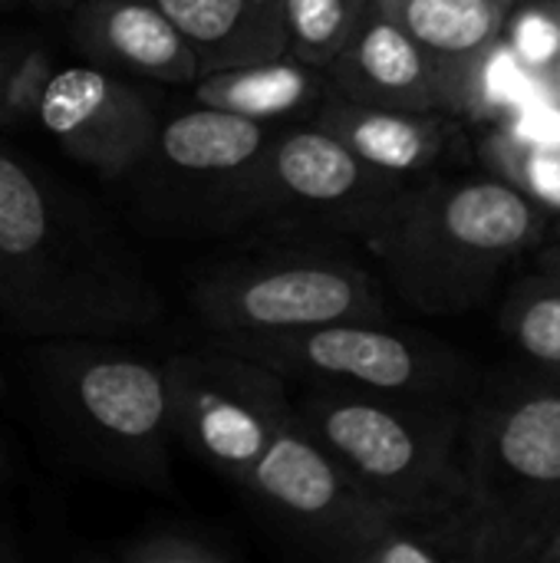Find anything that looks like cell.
<instances>
[{"label":"cell","mask_w":560,"mask_h":563,"mask_svg":"<svg viewBox=\"0 0 560 563\" xmlns=\"http://www.w3.org/2000/svg\"><path fill=\"white\" fill-rule=\"evenodd\" d=\"M162 297L132 247L36 162L0 145V327L40 340L152 330Z\"/></svg>","instance_id":"1"},{"label":"cell","mask_w":560,"mask_h":563,"mask_svg":"<svg viewBox=\"0 0 560 563\" xmlns=\"http://www.w3.org/2000/svg\"><path fill=\"white\" fill-rule=\"evenodd\" d=\"M554 221L488 172L455 178L429 172L393 198L363 244L413 310L449 317L485 307Z\"/></svg>","instance_id":"2"},{"label":"cell","mask_w":560,"mask_h":563,"mask_svg":"<svg viewBox=\"0 0 560 563\" xmlns=\"http://www.w3.org/2000/svg\"><path fill=\"white\" fill-rule=\"evenodd\" d=\"M459 563L541 561L560 534V383H482L462 422Z\"/></svg>","instance_id":"3"},{"label":"cell","mask_w":560,"mask_h":563,"mask_svg":"<svg viewBox=\"0 0 560 563\" xmlns=\"http://www.w3.org/2000/svg\"><path fill=\"white\" fill-rule=\"evenodd\" d=\"M465 409L337 386H304L294 399L297 422L366 498L399 521L442 531L449 544L465 508Z\"/></svg>","instance_id":"4"},{"label":"cell","mask_w":560,"mask_h":563,"mask_svg":"<svg viewBox=\"0 0 560 563\" xmlns=\"http://www.w3.org/2000/svg\"><path fill=\"white\" fill-rule=\"evenodd\" d=\"M40 379L63 426L109 468L165 485L172 406L165 366L102 336H66L36 356Z\"/></svg>","instance_id":"5"},{"label":"cell","mask_w":560,"mask_h":563,"mask_svg":"<svg viewBox=\"0 0 560 563\" xmlns=\"http://www.w3.org/2000/svg\"><path fill=\"white\" fill-rule=\"evenodd\" d=\"M215 346L244 353L287 383L337 386L393 399L469 406L485 376L455 346L383 320H340L300 333L221 340Z\"/></svg>","instance_id":"6"},{"label":"cell","mask_w":560,"mask_h":563,"mask_svg":"<svg viewBox=\"0 0 560 563\" xmlns=\"http://www.w3.org/2000/svg\"><path fill=\"white\" fill-rule=\"evenodd\" d=\"M191 303L215 343L386 317L376 280L356 261L330 251H284L221 264L201 277Z\"/></svg>","instance_id":"7"},{"label":"cell","mask_w":560,"mask_h":563,"mask_svg":"<svg viewBox=\"0 0 560 563\" xmlns=\"http://www.w3.org/2000/svg\"><path fill=\"white\" fill-rule=\"evenodd\" d=\"M162 366L172 432L205 465L241 488L274 435L294 422L287 379L224 346L178 353Z\"/></svg>","instance_id":"8"},{"label":"cell","mask_w":560,"mask_h":563,"mask_svg":"<svg viewBox=\"0 0 560 563\" xmlns=\"http://www.w3.org/2000/svg\"><path fill=\"white\" fill-rule=\"evenodd\" d=\"M277 125L251 122L221 109L195 106L158 122L145 162V195L165 218L208 224L215 231L241 228L244 201L264 148Z\"/></svg>","instance_id":"9"},{"label":"cell","mask_w":560,"mask_h":563,"mask_svg":"<svg viewBox=\"0 0 560 563\" xmlns=\"http://www.w3.org/2000/svg\"><path fill=\"white\" fill-rule=\"evenodd\" d=\"M406 185L409 181L383 175L356 158L317 122H284L257 162L244 201V221L294 218L363 241Z\"/></svg>","instance_id":"10"},{"label":"cell","mask_w":560,"mask_h":563,"mask_svg":"<svg viewBox=\"0 0 560 563\" xmlns=\"http://www.w3.org/2000/svg\"><path fill=\"white\" fill-rule=\"evenodd\" d=\"M241 488L327 558L347 563H360L363 551L396 521L363 495L297 416L274 435Z\"/></svg>","instance_id":"11"},{"label":"cell","mask_w":560,"mask_h":563,"mask_svg":"<svg viewBox=\"0 0 560 563\" xmlns=\"http://www.w3.org/2000/svg\"><path fill=\"white\" fill-rule=\"evenodd\" d=\"M33 119L73 162L112 181L135 175L162 122L135 82L102 66L53 69Z\"/></svg>","instance_id":"12"},{"label":"cell","mask_w":560,"mask_h":563,"mask_svg":"<svg viewBox=\"0 0 560 563\" xmlns=\"http://www.w3.org/2000/svg\"><path fill=\"white\" fill-rule=\"evenodd\" d=\"M330 92L393 109L449 112L462 119L459 76L422 49L376 3L363 13L350 40L327 63Z\"/></svg>","instance_id":"13"},{"label":"cell","mask_w":560,"mask_h":563,"mask_svg":"<svg viewBox=\"0 0 560 563\" xmlns=\"http://www.w3.org/2000/svg\"><path fill=\"white\" fill-rule=\"evenodd\" d=\"M69 36L102 69L162 86H191L198 56L155 0H73Z\"/></svg>","instance_id":"14"},{"label":"cell","mask_w":560,"mask_h":563,"mask_svg":"<svg viewBox=\"0 0 560 563\" xmlns=\"http://www.w3.org/2000/svg\"><path fill=\"white\" fill-rule=\"evenodd\" d=\"M320 129L340 139L356 158L399 181H416L442 162L459 135V115L370 106L330 92L310 115Z\"/></svg>","instance_id":"15"},{"label":"cell","mask_w":560,"mask_h":563,"mask_svg":"<svg viewBox=\"0 0 560 563\" xmlns=\"http://www.w3.org/2000/svg\"><path fill=\"white\" fill-rule=\"evenodd\" d=\"M188 89L195 106L221 109L264 125L304 122L330 96L327 73L294 53L205 73Z\"/></svg>","instance_id":"16"},{"label":"cell","mask_w":560,"mask_h":563,"mask_svg":"<svg viewBox=\"0 0 560 563\" xmlns=\"http://www.w3.org/2000/svg\"><path fill=\"white\" fill-rule=\"evenodd\" d=\"M178 26L198 69L215 73L287 53L284 0H155Z\"/></svg>","instance_id":"17"},{"label":"cell","mask_w":560,"mask_h":563,"mask_svg":"<svg viewBox=\"0 0 560 563\" xmlns=\"http://www.w3.org/2000/svg\"><path fill=\"white\" fill-rule=\"evenodd\" d=\"M389 20H396L422 49L446 63L465 86L482 56L502 40L505 20L518 0H373Z\"/></svg>","instance_id":"18"},{"label":"cell","mask_w":560,"mask_h":563,"mask_svg":"<svg viewBox=\"0 0 560 563\" xmlns=\"http://www.w3.org/2000/svg\"><path fill=\"white\" fill-rule=\"evenodd\" d=\"M479 162L488 175L560 218V139H541L508 119H495L479 139Z\"/></svg>","instance_id":"19"},{"label":"cell","mask_w":560,"mask_h":563,"mask_svg":"<svg viewBox=\"0 0 560 563\" xmlns=\"http://www.w3.org/2000/svg\"><path fill=\"white\" fill-rule=\"evenodd\" d=\"M498 330L531 373L560 383V287L538 271L518 277L502 300Z\"/></svg>","instance_id":"20"},{"label":"cell","mask_w":560,"mask_h":563,"mask_svg":"<svg viewBox=\"0 0 560 563\" xmlns=\"http://www.w3.org/2000/svg\"><path fill=\"white\" fill-rule=\"evenodd\" d=\"M373 0H284L287 53L327 69Z\"/></svg>","instance_id":"21"},{"label":"cell","mask_w":560,"mask_h":563,"mask_svg":"<svg viewBox=\"0 0 560 563\" xmlns=\"http://www.w3.org/2000/svg\"><path fill=\"white\" fill-rule=\"evenodd\" d=\"M116 563H231L238 554L221 538L188 525H155L106 551Z\"/></svg>","instance_id":"22"},{"label":"cell","mask_w":560,"mask_h":563,"mask_svg":"<svg viewBox=\"0 0 560 563\" xmlns=\"http://www.w3.org/2000/svg\"><path fill=\"white\" fill-rule=\"evenodd\" d=\"M502 43L525 73L548 82L560 66V0H518L505 20Z\"/></svg>","instance_id":"23"},{"label":"cell","mask_w":560,"mask_h":563,"mask_svg":"<svg viewBox=\"0 0 560 563\" xmlns=\"http://www.w3.org/2000/svg\"><path fill=\"white\" fill-rule=\"evenodd\" d=\"M53 59L46 49L33 46L26 49L17 63H3V76H0V119L7 122H20L26 115H33L40 92L46 86V79L53 76Z\"/></svg>","instance_id":"24"},{"label":"cell","mask_w":560,"mask_h":563,"mask_svg":"<svg viewBox=\"0 0 560 563\" xmlns=\"http://www.w3.org/2000/svg\"><path fill=\"white\" fill-rule=\"evenodd\" d=\"M535 264L541 277H548L554 287H560V218L551 224L545 241L535 247Z\"/></svg>","instance_id":"25"},{"label":"cell","mask_w":560,"mask_h":563,"mask_svg":"<svg viewBox=\"0 0 560 563\" xmlns=\"http://www.w3.org/2000/svg\"><path fill=\"white\" fill-rule=\"evenodd\" d=\"M3 7H33V10H63V7H73V0H0V10Z\"/></svg>","instance_id":"26"},{"label":"cell","mask_w":560,"mask_h":563,"mask_svg":"<svg viewBox=\"0 0 560 563\" xmlns=\"http://www.w3.org/2000/svg\"><path fill=\"white\" fill-rule=\"evenodd\" d=\"M545 86H548V96H551V99H558V102H560V66L554 69V76H551V79H548Z\"/></svg>","instance_id":"27"},{"label":"cell","mask_w":560,"mask_h":563,"mask_svg":"<svg viewBox=\"0 0 560 563\" xmlns=\"http://www.w3.org/2000/svg\"><path fill=\"white\" fill-rule=\"evenodd\" d=\"M0 76H3V56H0ZM0 125H3V119H0Z\"/></svg>","instance_id":"28"}]
</instances>
